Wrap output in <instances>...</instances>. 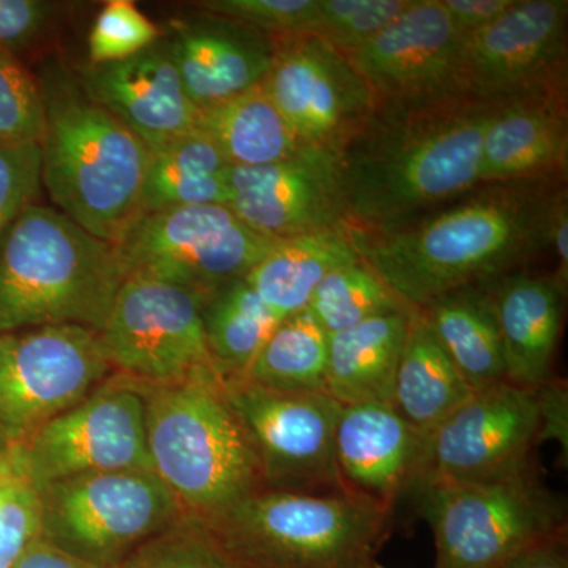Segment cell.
<instances>
[{"instance_id":"cell-1","label":"cell","mask_w":568,"mask_h":568,"mask_svg":"<svg viewBox=\"0 0 568 568\" xmlns=\"http://www.w3.org/2000/svg\"><path fill=\"white\" fill-rule=\"evenodd\" d=\"M503 104L467 95L376 100L338 151L351 226L383 233L474 192L481 142Z\"/></svg>"},{"instance_id":"cell-2","label":"cell","mask_w":568,"mask_h":568,"mask_svg":"<svg viewBox=\"0 0 568 568\" xmlns=\"http://www.w3.org/2000/svg\"><path fill=\"white\" fill-rule=\"evenodd\" d=\"M496 183L413 222L354 230L358 253L410 308L462 287L511 274L548 248L549 219L562 185Z\"/></svg>"},{"instance_id":"cell-3","label":"cell","mask_w":568,"mask_h":568,"mask_svg":"<svg viewBox=\"0 0 568 568\" xmlns=\"http://www.w3.org/2000/svg\"><path fill=\"white\" fill-rule=\"evenodd\" d=\"M41 183L58 211L119 246L145 215L149 149L70 77L41 84Z\"/></svg>"},{"instance_id":"cell-4","label":"cell","mask_w":568,"mask_h":568,"mask_svg":"<svg viewBox=\"0 0 568 568\" xmlns=\"http://www.w3.org/2000/svg\"><path fill=\"white\" fill-rule=\"evenodd\" d=\"M126 276L118 246L31 204L0 235V336L47 325L100 332Z\"/></svg>"},{"instance_id":"cell-5","label":"cell","mask_w":568,"mask_h":568,"mask_svg":"<svg viewBox=\"0 0 568 568\" xmlns=\"http://www.w3.org/2000/svg\"><path fill=\"white\" fill-rule=\"evenodd\" d=\"M140 386L153 474L186 515L211 523L264 489L253 448L224 398L222 379Z\"/></svg>"},{"instance_id":"cell-6","label":"cell","mask_w":568,"mask_h":568,"mask_svg":"<svg viewBox=\"0 0 568 568\" xmlns=\"http://www.w3.org/2000/svg\"><path fill=\"white\" fill-rule=\"evenodd\" d=\"M392 514L351 491L261 489L205 525L246 568H369Z\"/></svg>"},{"instance_id":"cell-7","label":"cell","mask_w":568,"mask_h":568,"mask_svg":"<svg viewBox=\"0 0 568 568\" xmlns=\"http://www.w3.org/2000/svg\"><path fill=\"white\" fill-rule=\"evenodd\" d=\"M435 537V568H496L541 541L567 536L562 497L534 466L480 484H422L410 489Z\"/></svg>"},{"instance_id":"cell-8","label":"cell","mask_w":568,"mask_h":568,"mask_svg":"<svg viewBox=\"0 0 568 568\" xmlns=\"http://www.w3.org/2000/svg\"><path fill=\"white\" fill-rule=\"evenodd\" d=\"M41 538L100 568L123 560L186 517L181 503L149 470L85 474L39 491Z\"/></svg>"},{"instance_id":"cell-9","label":"cell","mask_w":568,"mask_h":568,"mask_svg":"<svg viewBox=\"0 0 568 568\" xmlns=\"http://www.w3.org/2000/svg\"><path fill=\"white\" fill-rule=\"evenodd\" d=\"M205 297L153 276H126L99 332L112 369L148 386L220 379L205 339Z\"/></svg>"},{"instance_id":"cell-10","label":"cell","mask_w":568,"mask_h":568,"mask_svg":"<svg viewBox=\"0 0 568 568\" xmlns=\"http://www.w3.org/2000/svg\"><path fill=\"white\" fill-rule=\"evenodd\" d=\"M222 387L253 448L264 489L347 491L335 463V429L343 406L327 392L290 394L245 377L224 379Z\"/></svg>"},{"instance_id":"cell-11","label":"cell","mask_w":568,"mask_h":568,"mask_svg":"<svg viewBox=\"0 0 568 568\" xmlns=\"http://www.w3.org/2000/svg\"><path fill=\"white\" fill-rule=\"evenodd\" d=\"M227 205L149 212L118 246L129 275H148L209 295L245 275L275 245Z\"/></svg>"},{"instance_id":"cell-12","label":"cell","mask_w":568,"mask_h":568,"mask_svg":"<svg viewBox=\"0 0 568 568\" xmlns=\"http://www.w3.org/2000/svg\"><path fill=\"white\" fill-rule=\"evenodd\" d=\"M112 372L99 332L47 325L0 336V426L22 443L102 387Z\"/></svg>"},{"instance_id":"cell-13","label":"cell","mask_w":568,"mask_h":568,"mask_svg":"<svg viewBox=\"0 0 568 568\" xmlns=\"http://www.w3.org/2000/svg\"><path fill=\"white\" fill-rule=\"evenodd\" d=\"M20 446L32 487L85 474L153 473L145 435V399L140 383L111 377L88 398L41 425Z\"/></svg>"},{"instance_id":"cell-14","label":"cell","mask_w":568,"mask_h":568,"mask_svg":"<svg viewBox=\"0 0 568 568\" xmlns=\"http://www.w3.org/2000/svg\"><path fill=\"white\" fill-rule=\"evenodd\" d=\"M567 0H517L487 28L463 39L458 91L506 103L566 92Z\"/></svg>"},{"instance_id":"cell-15","label":"cell","mask_w":568,"mask_h":568,"mask_svg":"<svg viewBox=\"0 0 568 568\" xmlns=\"http://www.w3.org/2000/svg\"><path fill=\"white\" fill-rule=\"evenodd\" d=\"M537 446V388L506 381L476 392L425 436L424 459L413 488L515 476L532 467L530 455Z\"/></svg>"},{"instance_id":"cell-16","label":"cell","mask_w":568,"mask_h":568,"mask_svg":"<svg viewBox=\"0 0 568 568\" xmlns=\"http://www.w3.org/2000/svg\"><path fill=\"white\" fill-rule=\"evenodd\" d=\"M274 41L265 92L302 144L338 152L375 108V95L349 59L321 37Z\"/></svg>"},{"instance_id":"cell-17","label":"cell","mask_w":568,"mask_h":568,"mask_svg":"<svg viewBox=\"0 0 568 568\" xmlns=\"http://www.w3.org/2000/svg\"><path fill=\"white\" fill-rule=\"evenodd\" d=\"M227 182V207L265 237L282 241L349 224L338 152L304 145L283 162L230 166Z\"/></svg>"},{"instance_id":"cell-18","label":"cell","mask_w":568,"mask_h":568,"mask_svg":"<svg viewBox=\"0 0 568 568\" xmlns=\"http://www.w3.org/2000/svg\"><path fill=\"white\" fill-rule=\"evenodd\" d=\"M463 39L440 0H413L396 20L346 52L376 100L462 95Z\"/></svg>"},{"instance_id":"cell-19","label":"cell","mask_w":568,"mask_h":568,"mask_svg":"<svg viewBox=\"0 0 568 568\" xmlns=\"http://www.w3.org/2000/svg\"><path fill=\"white\" fill-rule=\"evenodd\" d=\"M80 82L149 152L196 129L200 108L186 95L166 43L156 41L125 61L92 65Z\"/></svg>"},{"instance_id":"cell-20","label":"cell","mask_w":568,"mask_h":568,"mask_svg":"<svg viewBox=\"0 0 568 568\" xmlns=\"http://www.w3.org/2000/svg\"><path fill=\"white\" fill-rule=\"evenodd\" d=\"M425 436L392 403L343 406L335 463L343 487L394 508L420 473Z\"/></svg>"},{"instance_id":"cell-21","label":"cell","mask_w":568,"mask_h":568,"mask_svg":"<svg viewBox=\"0 0 568 568\" xmlns=\"http://www.w3.org/2000/svg\"><path fill=\"white\" fill-rule=\"evenodd\" d=\"M166 47L200 110L261 84L275 54L274 37L215 14L178 26Z\"/></svg>"},{"instance_id":"cell-22","label":"cell","mask_w":568,"mask_h":568,"mask_svg":"<svg viewBox=\"0 0 568 568\" xmlns=\"http://www.w3.org/2000/svg\"><path fill=\"white\" fill-rule=\"evenodd\" d=\"M487 284L485 293L503 339L507 383L538 388L555 379L566 287L555 275L528 272H511Z\"/></svg>"},{"instance_id":"cell-23","label":"cell","mask_w":568,"mask_h":568,"mask_svg":"<svg viewBox=\"0 0 568 568\" xmlns=\"http://www.w3.org/2000/svg\"><path fill=\"white\" fill-rule=\"evenodd\" d=\"M566 92L538 93L504 103L481 142L480 185L549 181L566 174Z\"/></svg>"},{"instance_id":"cell-24","label":"cell","mask_w":568,"mask_h":568,"mask_svg":"<svg viewBox=\"0 0 568 568\" xmlns=\"http://www.w3.org/2000/svg\"><path fill=\"white\" fill-rule=\"evenodd\" d=\"M361 260L349 224L276 241L245 282L280 321L308 308L321 282Z\"/></svg>"},{"instance_id":"cell-25","label":"cell","mask_w":568,"mask_h":568,"mask_svg":"<svg viewBox=\"0 0 568 568\" xmlns=\"http://www.w3.org/2000/svg\"><path fill=\"white\" fill-rule=\"evenodd\" d=\"M414 310L387 313L328 335L325 392L342 406L392 403Z\"/></svg>"},{"instance_id":"cell-26","label":"cell","mask_w":568,"mask_h":568,"mask_svg":"<svg viewBox=\"0 0 568 568\" xmlns=\"http://www.w3.org/2000/svg\"><path fill=\"white\" fill-rule=\"evenodd\" d=\"M418 312L474 394L506 383L503 339L485 290L462 287Z\"/></svg>"},{"instance_id":"cell-27","label":"cell","mask_w":568,"mask_h":568,"mask_svg":"<svg viewBox=\"0 0 568 568\" xmlns=\"http://www.w3.org/2000/svg\"><path fill=\"white\" fill-rule=\"evenodd\" d=\"M473 395L420 312L414 310L395 377V409L426 436Z\"/></svg>"},{"instance_id":"cell-28","label":"cell","mask_w":568,"mask_h":568,"mask_svg":"<svg viewBox=\"0 0 568 568\" xmlns=\"http://www.w3.org/2000/svg\"><path fill=\"white\" fill-rule=\"evenodd\" d=\"M196 130L215 142L231 166L283 162L304 148L263 82L233 99L201 108Z\"/></svg>"},{"instance_id":"cell-29","label":"cell","mask_w":568,"mask_h":568,"mask_svg":"<svg viewBox=\"0 0 568 568\" xmlns=\"http://www.w3.org/2000/svg\"><path fill=\"white\" fill-rule=\"evenodd\" d=\"M230 166L215 142L196 129L156 149L149 155L145 173V213L192 205H230Z\"/></svg>"},{"instance_id":"cell-30","label":"cell","mask_w":568,"mask_h":568,"mask_svg":"<svg viewBox=\"0 0 568 568\" xmlns=\"http://www.w3.org/2000/svg\"><path fill=\"white\" fill-rule=\"evenodd\" d=\"M203 323L213 368L224 381L245 376L282 321L239 278L205 297Z\"/></svg>"},{"instance_id":"cell-31","label":"cell","mask_w":568,"mask_h":568,"mask_svg":"<svg viewBox=\"0 0 568 568\" xmlns=\"http://www.w3.org/2000/svg\"><path fill=\"white\" fill-rule=\"evenodd\" d=\"M328 334L308 310L283 320L256 355L246 381L290 394H320L327 384Z\"/></svg>"},{"instance_id":"cell-32","label":"cell","mask_w":568,"mask_h":568,"mask_svg":"<svg viewBox=\"0 0 568 568\" xmlns=\"http://www.w3.org/2000/svg\"><path fill=\"white\" fill-rule=\"evenodd\" d=\"M306 310L328 335H334L373 317L414 308L361 257L325 276Z\"/></svg>"},{"instance_id":"cell-33","label":"cell","mask_w":568,"mask_h":568,"mask_svg":"<svg viewBox=\"0 0 568 568\" xmlns=\"http://www.w3.org/2000/svg\"><path fill=\"white\" fill-rule=\"evenodd\" d=\"M118 568H246L201 519L183 517L134 549Z\"/></svg>"},{"instance_id":"cell-34","label":"cell","mask_w":568,"mask_h":568,"mask_svg":"<svg viewBox=\"0 0 568 568\" xmlns=\"http://www.w3.org/2000/svg\"><path fill=\"white\" fill-rule=\"evenodd\" d=\"M47 129L40 82L14 55L0 48V145H41Z\"/></svg>"},{"instance_id":"cell-35","label":"cell","mask_w":568,"mask_h":568,"mask_svg":"<svg viewBox=\"0 0 568 568\" xmlns=\"http://www.w3.org/2000/svg\"><path fill=\"white\" fill-rule=\"evenodd\" d=\"M410 3L413 0H317L313 36L346 54L383 31Z\"/></svg>"},{"instance_id":"cell-36","label":"cell","mask_w":568,"mask_h":568,"mask_svg":"<svg viewBox=\"0 0 568 568\" xmlns=\"http://www.w3.org/2000/svg\"><path fill=\"white\" fill-rule=\"evenodd\" d=\"M160 31L132 0H111L100 11L91 36L92 65L121 62L148 50L159 41Z\"/></svg>"},{"instance_id":"cell-37","label":"cell","mask_w":568,"mask_h":568,"mask_svg":"<svg viewBox=\"0 0 568 568\" xmlns=\"http://www.w3.org/2000/svg\"><path fill=\"white\" fill-rule=\"evenodd\" d=\"M201 10L271 37L315 32L317 0H205Z\"/></svg>"},{"instance_id":"cell-38","label":"cell","mask_w":568,"mask_h":568,"mask_svg":"<svg viewBox=\"0 0 568 568\" xmlns=\"http://www.w3.org/2000/svg\"><path fill=\"white\" fill-rule=\"evenodd\" d=\"M40 185V145H0V235L32 204Z\"/></svg>"},{"instance_id":"cell-39","label":"cell","mask_w":568,"mask_h":568,"mask_svg":"<svg viewBox=\"0 0 568 568\" xmlns=\"http://www.w3.org/2000/svg\"><path fill=\"white\" fill-rule=\"evenodd\" d=\"M41 538V500L29 478L0 506V568H13Z\"/></svg>"},{"instance_id":"cell-40","label":"cell","mask_w":568,"mask_h":568,"mask_svg":"<svg viewBox=\"0 0 568 568\" xmlns=\"http://www.w3.org/2000/svg\"><path fill=\"white\" fill-rule=\"evenodd\" d=\"M51 3L40 0H0V48L14 52L47 24Z\"/></svg>"},{"instance_id":"cell-41","label":"cell","mask_w":568,"mask_h":568,"mask_svg":"<svg viewBox=\"0 0 568 568\" xmlns=\"http://www.w3.org/2000/svg\"><path fill=\"white\" fill-rule=\"evenodd\" d=\"M538 444H558L567 463L568 454V388L559 379H551L537 388Z\"/></svg>"},{"instance_id":"cell-42","label":"cell","mask_w":568,"mask_h":568,"mask_svg":"<svg viewBox=\"0 0 568 568\" xmlns=\"http://www.w3.org/2000/svg\"><path fill=\"white\" fill-rule=\"evenodd\" d=\"M440 3L462 39H465L499 20L517 0H440Z\"/></svg>"},{"instance_id":"cell-43","label":"cell","mask_w":568,"mask_h":568,"mask_svg":"<svg viewBox=\"0 0 568 568\" xmlns=\"http://www.w3.org/2000/svg\"><path fill=\"white\" fill-rule=\"evenodd\" d=\"M548 248L556 257V280L567 290L568 284V203L566 186L559 190L549 219Z\"/></svg>"},{"instance_id":"cell-44","label":"cell","mask_w":568,"mask_h":568,"mask_svg":"<svg viewBox=\"0 0 568 568\" xmlns=\"http://www.w3.org/2000/svg\"><path fill=\"white\" fill-rule=\"evenodd\" d=\"M496 568H568L567 536L534 545Z\"/></svg>"},{"instance_id":"cell-45","label":"cell","mask_w":568,"mask_h":568,"mask_svg":"<svg viewBox=\"0 0 568 568\" xmlns=\"http://www.w3.org/2000/svg\"><path fill=\"white\" fill-rule=\"evenodd\" d=\"M13 568H100L67 555L62 549L39 538Z\"/></svg>"},{"instance_id":"cell-46","label":"cell","mask_w":568,"mask_h":568,"mask_svg":"<svg viewBox=\"0 0 568 568\" xmlns=\"http://www.w3.org/2000/svg\"><path fill=\"white\" fill-rule=\"evenodd\" d=\"M26 478L28 476L22 466L20 446L17 443H11L9 455L0 466V506Z\"/></svg>"},{"instance_id":"cell-47","label":"cell","mask_w":568,"mask_h":568,"mask_svg":"<svg viewBox=\"0 0 568 568\" xmlns=\"http://www.w3.org/2000/svg\"><path fill=\"white\" fill-rule=\"evenodd\" d=\"M11 447V443L7 433L3 432L2 426H0V466L6 462L7 455H9Z\"/></svg>"},{"instance_id":"cell-48","label":"cell","mask_w":568,"mask_h":568,"mask_svg":"<svg viewBox=\"0 0 568 568\" xmlns=\"http://www.w3.org/2000/svg\"><path fill=\"white\" fill-rule=\"evenodd\" d=\"M369 568H386V567H383V566H381L379 562H376V564H373V566Z\"/></svg>"}]
</instances>
